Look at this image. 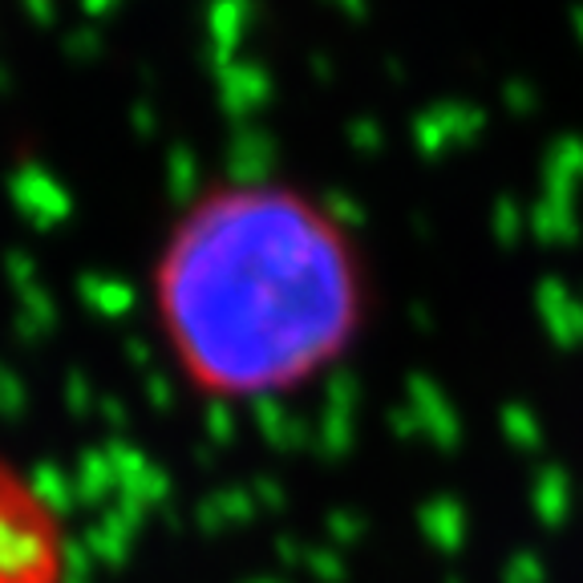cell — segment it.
<instances>
[{
	"label": "cell",
	"mask_w": 583,
	"mask_h": 583,
	"mask_svg": "<svg viewBox=\"0 0 583 583\" xmlns=\"http://www.w3.org/2000/svg\"><path fill=\"white\" fill-rule=\"evenodd\" d=\"M150 305L179 377L243 405L341 365L369 317V279L357 239L308 191L227 179L174 215Z\"/></svg>",
	"instance_id": "cell-1"
},
{
	"label": "cell",
	"mask_w": 583,
	"mask_h": 583,
	"mask_svg": "<svg viewBox=\"0 0 583 583\" xmlns=\"http://www.w3.org/2000/svg\"><path fill=\"white\" fill-rule=\"evenodd\" d=\"M0 583H69L61 511L9 454H0Z\"/></svg>",
	"instance_id": "cell-2"
}]
</instances>
